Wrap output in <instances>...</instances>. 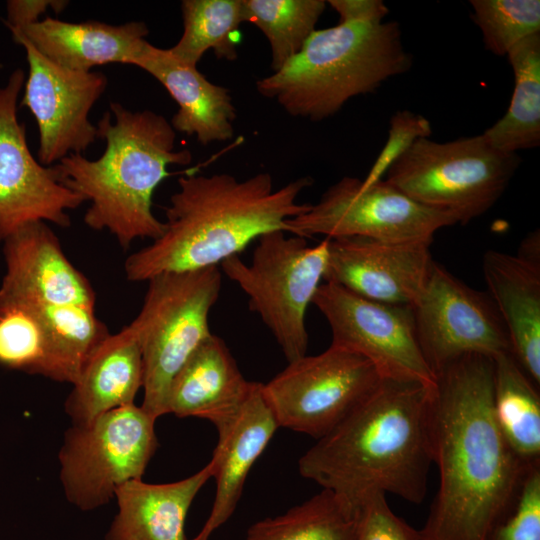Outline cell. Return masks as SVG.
<instances>
[{
  "label": "cell",
  "mask_w": 540,
  "mask_h": 540,
  "mask_svg": "<svg viewBox=\"0 0 540 540\" xmlns=\"http://www.w3.org/2000/svg\"><path fill=\"white\" fill-rule=\"evenodd\" d=\"M493 375V358L481 354L464 355L435 375L431 440L439 487L423 540H488L537 468L518 458L497 425Z\"/></svg>",
  "instance_id": "1"
},
{
  "label": "cell",
  "mask_w": 540,
  "mask_h": 540,
  "mask_svg": "<svg viewBox=\"0 0 540 540\" xmlns=\"http://www.w3.org/2000/svg\"><path fill=\"white\" fill-rule=\"evenodd\" d=\"M433 386L382 378L351 414L301 456L299 473L353 504L373 491L421 503L433 463Z\"/></svg>",
  "instance_id": "2"
},
{
  "label": "cell",
  "mask_w": 540,
  "mask_h": 540,
  "mask_svg": "<svg viewBox=\"0 0 540 540\" xmlns=\"http://www.w3.org/2000/svg\"><path fill=\"white\" fill-rule=\"evenodd\" d=\"M312 183L301 177L275 189L268 172L242 180L228 173L180 177L162 235L126 258V278L147 282L162 273L218 266L266 233L288 232L287 220L311 205L298 197Z\"/></svg>",
  "instance_id": "3"
},
{
  "label": "cell",
  "mask_w": 540,
  "mask_h": 540,
  "mask_svg": "<svg viewBox=\"0 0 540 540\" xmlns=\"http://www.w3.org/2000/svg\"><path fill=\"white\" fill-rule=\"evenodd\" d=\"M96 126L103 154L95 160L83 154L63 158L53 165L60 182L89 202L84 223L107 230L123 249L137 239H157L165 225L152 210L154 191L169 175L168 166L192 162L191 152L176 150V131L151 110L111 102Z\"/></svg>",
  "instance_id": "4"
},
{
  "label": "cell",
  "mask_w": 540,
  "mask_h": 540,
  "mask_svg": "<svg viewBox=\"0 0 540 540\" xmlns=\"http://www.w3.org/2000/svg\"><path fill=\"white\" fill-rule=\"evenodd\" d=\"M411 65L398 22L339 23L316 29L293 58L258 80L256 88L291 116L320 121Z\"/></svg>",
  "instance_id": "5"
},
{
  "label": "cell",
  "mask_w": 540,
  "mask_h": 540,
  "mask_svg": "<svg viewBox=\"0 0 540 540\" xmlns=\"http://www.w3.org/2000/svg\"><path fill=\"white\" fill-rule=\"evenodd\" d=\"M520 162L518 154L496 149L483 134L447 142L425 137L396 158L384 180L465 225L496 204Z\"/></svg>",
  "instance_id": "6"
},
{
  "label": "cell",
  "mask_w": 540,
  "mask_h": 540,
  "mask_svg": "<svg viewBox=\"0 0 540 540\" xmlns=\"http://www.w3.org/2000/svg\"><path fill=\"white\" fill-rule=\"evenodd\" d=\"M142 307L131 322L144 365L141 407L155 419L167 414L170 385L195 350L212 335L209 314L217 302L218 266L162 273L149 279Z\"/></svg>",
  "instance_id": "7"
},
{
  "label": "cell",
  "mask_w": 540,
  "mask_h": 540,
  "mask_svg": "<svg viewBox=\"0 0 540 540\" xmlns=\"http://www.w3.org/2000/svg\"><path fill=\"white\" fill-rule=\"evenodd\" d=\"M285 231L262 235L249 263L224 260L222 272L248 296L250 310L270 330L287 362L306 355V311L323 280L328 239L310 246Z\"/></svg>",
  "instance_id": "8"
},
{
  "label": "cell",
  "mask_w": 540,
  "mask_h": 540,
  "mask_svg": "<svg viewBox=\"0 0 540 540\" xmlns=\"http://www.w3.org/2000/svg\"><path fill=\"white\" fill-rule=\"evenodd\" d=\"M156 420L133 403L72 424L58 455L67 500L91 511L109 503L126 482L141 479L158 446Z\"/></svg>",
  "instance_id": "9"
},
{
  "label": "cell",
  "mask_w": 540,
  "mask_h": 540,
  "mask_svg": "<svg viewBox=\"0 0 540 540\" xmlns=\"http://www.w3.org/2000/svg\"><path fill=\"white\" fill-rule=\"evenodd\" d=\"M382 377L363 356L330 345L303 356L267 383L262 392L279 427L320 439L376 388Z\"/></svg>",
  "instance_id": "10"
},
{
  "label": "cell",
  "mask_w": 540,
  "mask_h": 540,
  "mask_svg": "<svg viewBox=\"0 0 540 540\" xmlns=\"http://www.w3.org/2000/svg\"><path fill=\"white\" fill-rule=\"evenodd\" d=\"M457 224L448 213L426 207L383 178L370 185L345 176L309 209L287 220L288 233L303 238L366 237L390 242L433 241Z\"/></svg>",
  "instance_id": "11"
},
{
  "label": "cell",
  "mask_w": 540,
  "mask_h": 540,
  "mask_svg": "<svg viewBox=\"0 0 540 540\" xmlns=\"http://www.w3.org/2000/svg\"><path fill=\"white\" fill-rule=\"evenodd\" d=\"M411 307L419 347L434 375L464 355L494 358L512 352L489 295L468 286L436 261Z\"/></svg>",
  "instance_id": "12"
},
{
  "label": "cell",
  "mask_w": 540,
  "mask_h": 540,
  "mask_svg": "<svg viewBox=\"0 0 540 540\" xmlns=\"http://www.w3.org/2000/svg\"><path fill=\"white\" fill-rule=\"evenodd\" d=\"M312 304L331 329V345L369 360L382 378L435 384L419 347L412 307L372 301L321 283Z\"/></svg>",
  "instance_id": "13"
},
{
  "label": "cell",
  "mask_w": 540,
  "mask_h": 540,
  "mask_svg": "<svg viewBox=\"0 0 540 540\" xmlns=\"http://www.w3.org/2000/svg\"><path fill=\"white\" fill-rule=\"evenodd\" d=\"M25 79L18 68L0 87V243L35 222L67 228L68 211L84 203L60 182L53 166L42 165L30 151L25 125L17 117Z\"/></svg>",
  "instance_id": "14"
},
{
  "label": "cell",
  "mask_w": 540,
  "mask_h": 540,
  "mask_svg": "<svg viewBox=\"0 0 540 540\" xmlns=\"http://www.w3.org/2000/svg\"><path fill=\"white\" fill-rule=\"evenodd\" d=\"M11 33L26 52L28 76L19 106L26 107L36 121L38 161L49 167L70 154H83L98 138L89 114L107 88L106 75L61 67L22 35Z\"/></svg>",
  "instance_id": "15"
},
{
  "label": "cell",
  "mask_w": 540,
  "mask_h": 540,
  "mask_svg": "<svg viewBox=\"0 0 540 540\" xmlns=\"http://www.w3.org/2000/svg\"><path fill=\"white\" fill-rule=\"evenodd\" d=\"M433 241L390 242L366 237L328 239L323 280L363 298L413 305L427 280Z\"/></svg>",
  "instance_id": "16"
},
{
  "label": "cell",
  "mask_w": 540,
  "mask_h": 540,
  "mask_svg": "<svg viewBox=\"0 0 540 540\" xmlns=\"http://www.w3.org/2000/svg\"><path fill=\"white\" fill-rule=\"evenodd\" d=\"M6 271L0 304L50 303L95 308V291L67 258L45 222L28 224L3 242Z\"/></svg>",
  "instance_id": "17"
},
{
  "label": "cell",
  "mask_w": 540,
  "mask_h": 540,
  "mask_svg": "<svg viewBox=\"0 0 540 540\" xmlns=\"http://www.w3.org/2000/svg\"><path fill=\"white\" fill-rule=\"evenodd\" d=\"M279 428L266 402L262 383L252 382L249 393L232 419L217 428L218 443L212 459L216 492L210 514L191 540H209L233 514L246 478Z\"/></svg>",
  "instance_id": "18"
},
{
  "label": "cell",
  "mask_w": 540,
  "mask_h": 540,
  "mask_svg": "<svg viewBox=\"0 0 540 540\" xmlns=\"http://www.w3.org/2000/svg\"><path fill=\"white\" fill-rule=\"evenodd\" d=\"M133 66L153 76L178 105L170 124L176 132L195 136L202 145L234 136L236 108L229 90L210 82L195 66L169 49L144 44Z\"/></svg>",
  "instance_id": "19"
},
{
  "label": "cell",
  "mask_w": 540,
  "mask_h": 540,
  "mask_svg": "<svg viewBox=\"0 0 540 540\" xmlns=\"http://www.w3.org/2000/svg\"><path fill=\"white\" fill-rule=\"evenodd\" d=\"M488 295L508 333L512 354L540 383V257L488 250L482 259Z\"/></svg>",
  "instance_id": "20"
},
{
  "label": "cell",
  "mask_w": 540,
  "mask_h": 540,
  "mask_svg": "<svg viewBox=\"0 0 540 540\" xmlns=\"http://www.w3.org/2000/svg\"><path fill=\"white\" fill-rule=\"evenodd\" d=\"M10 31L22 35L53 63L83 72L112 63L133 65L149 34L142 21L110 25L95 20L74 23L51 17Z\"/></svg>",
  "instance_id": "21"
},
{
  "label": "cell",
  "mask_w": 540,
  "mask_h": 540,
  "mask_svg": "<svg viewBox=\"0 0 540 540\" xmlns=\"http://www.w3.org/2000/svg\"><path fill=\"white\" fill-rule=\"evenodd\" d=\"M251 384L224 340L212 333L174 377L167 414L207 419L219 428L237 413Z\"/></svg>",
  "instance_id": "22"
},
{
  "label": "cell",
  "mask_w": 540,
  "mask_h": 540,
  "mask_svg": "<svg viewBox=\"0 0 540 540\" xmlns=\"http://www.w3.org/2000/svg\"><path fill=\"white\" fill-rule=\"evenodd\" d=\"M144 365L136 330L130 324L109 334L92 352L65 401L73 425L134 403L143 388Z\"/></svg>",
  "instance_id": "23"
},
{
  "label": "cell",
  "mask_w": 540,
  "mask_h": 540,
  "mask_svg": "<svg viewBox=\"0 0 540 540\" xmlns=\"http://www.w3.org/2000/svg\"><path fill=\"white\" fill-rule=\"evenodd\" d=\"M212 477L209 462L193 475L171 483L131 480L115 493L118 513L105 540H187L184 532L189 508Z\"/></svg>",
  "instance_id": "24"
},
{
  "label": "cell",
  "mask_w": 540,
  "mask_h": 540,
  "mask_svg": "<svg viewBox=\"0 0 540 540\" xmlns=\"http://www.w3.org/2000/svg\"><path fill=\"white\" fill-rule=\"evenodd\" d=\"M493 411L505 440L530 468L540 466V397L512 352L493 358Z\"/></svg>",
  "instance_id": "25"
},
{
  "label": "cell",
  "mask_w": 540,
  "mask_h": 540,
  "mask_svg": "<svg viewBox=\"0 0 540 540\" xmlns=\"http://www.w3.org/2000/svg\"><path fill=\"white\" fill-rule=\"evenodd\" d=\"M514 73V90L506 113L482 134L505 153L540 145V33L529 36L506 55Z\"/></svg>",
  "instance_id": "26"
},
{
  "label": "cell",
  "mask_w": 540,
  "mask_h": 540,
  "mask_svg": "<svg viewBox=\"0 0 540 540\" xmlns=\"http://www.w3.org/2000/svg\"><path fill=\"white\" fill-rule=\"evenodd\" d=\"M356 506L322 489L285 513L252 524L245 540H355Z\"/></svg>",
  "instance_id": "27"
},
{
  "label": "cell",
  "mask_w": 540,
  "mask_h": 540,
  "mask_svg": "<svg viewBox=\"0 0 540 540\" xmlns=\"http://www.w3.org/2000/svg\"><path fill=\"white\" fill-rule=\"evenodd\" d=\"M181 12L183 33L169 48L177 58L195 67L208 50L219 59H237L242 0H183Z\"/></svg>",
  "instance_id": "28"
},
{
  "label": "cell",
  "mask_w": 540,
  "mask_h": 540,
  "mask_svg": "<svg viewBox=\"0 0 540 540\" xmlns=\"http://www.w3.org/2000/svg\"><path fill=\"white\" fill-rule=\"evenodd\" d=\"M326 5L324 0H242L244 22L255 25L268 40L273 72L302 49Z\"/></svg>",
  "instance_id": "29"
},
{
  "label": "cell",
  "mask_w": 540,
  "mask_h": 540,
  "mask_svg": "<svg viewBox=\"0 0 540 540\" xmlns=\"http://www.w3.org/2000/svg\"><path fill=\"white\" fill-rule=\"evenodd\" d=\"M472 20L485 48L498 56L523 39L540 33L539 0H471Z\"/></svg>",
  "instance_id": "30"
},
{
  "label": "cell",
  "mask_w": 540,
  "mask_h": 540,
  "mask_svg": "<svg viewBox=\"0 0 540 540\" xmlns=\"http://www.w3.org/2000/svg\"><path fill=\"white\" fill-rule=\"evenodd\" d=\"M43 329L23 308L0 306V366L42 375L45 362Z\"/></svg>",
  "instance_id": "31"
},
{
  "label": "cell",
  "mask_w": 540,
  "mask_h": 540,
  "mask_svg": "<svg viewBox=\"0 0 540 540\" xmlns=\"http://www.w3.org/2000/svg\"><path fill=\"white\" fill-rule=\"evenodd\" d=\"M355 506V540H423L420 530L394 514L385 493L370 492Z\"/></svg>",
  "instance_id": "32"
},
{
  "label": "cell",
  "mask_w": 540,
  "mask_h": 540,
  "mask_svg": "<svg viewBox=\"0 0 540 540\" xmlns=\"http://www.w3.org/2000/svg\"><path fill=\"white\" fill-rule=\"evenodd\" d=\"M488 540H540V467L526 476L514 508Z\"/></svg>",
  "instance_id": "33"
},
{
  "label": "cell",
  "mask_w": 540,
  "mask_h": 540,
  "mask_svg": "<svg viewBox=\"0 0 540 540\" xmlns=\"http://www.w3.org/2000/svg\"><path fill=\"white\" fill-rule=\"evenodd\" d=\"M431 133V124L424 116L408 110L395 113L391 117L387 142L367 177L362 180L363 184L370 185L382 179L389 166L415 140L429 137Z\"/></svg>",
  "instance_id": "34"
},
{
  "label": "cell",
  "mask_w": 540,
  "mask_h": 540,
  "mask_svg": "<svg viewBox=\"0 0 540 540\" xmlns=\"http://www.w3.org/2000/svg\"><path fill=\"white\" fill-rule=\"evenodd\" d=\"M67 5L65 0H10L7 1L6 25L9 29H22L40 21V16L49 8L59 13Z\"/></svg>",
  "instance_id": "35"
},
{
  "label": "cell",
  "mask_w": 540,
  "mask_h": 540,
  "mask_svg": "<svg viewBox=\"0 0 540 540\" xmlns=\"http://www.w3.org/2000/svg\"><path fill=\"white\" fill-rule=\"evenodd\" d=\"M339 15V23H378L388 15L389 9L381 0H329L326 1Z\"/></svg>",
  "instance_id": "36"
}]
</instances>
